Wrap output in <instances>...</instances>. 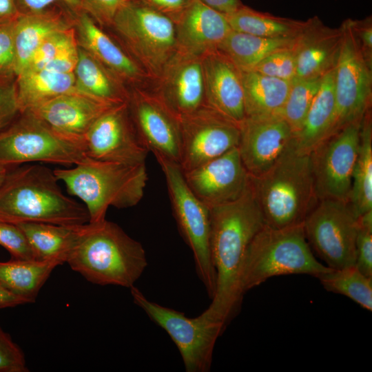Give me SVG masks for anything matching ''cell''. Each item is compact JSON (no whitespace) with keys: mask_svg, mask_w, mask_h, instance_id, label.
I'll return each instance as SVG.
<instances>
[{"mask_svg":"<svg viewBox=\"0 0 372 372\" xmlns=\"http://www.w3.org/2000/svg\"><path fill=\"white\" fill-rule=\"evenodd\" d=\"M261 211L250 187L237 199L210 208V252L216 273L215 294L203 312L225 325L242 301L239 271L246 251L264 226Z\"/></svg>","mask_w":372,"mask_h":372,"instance_id":"6da1fadb","label":"cell"},{"mask_svg":"<svg viewBox=\"0 0 372 372\" xmlns=\"http://www.w3.org/2000/svg\"><path fill=\"white\" fill-rule=\"evenodd\" d=\"M58 181L54 170L40 164L8 168L0 186V222L87 223L85 205L65 196Z\"/></svg>","mask_w":372,"mask_h":372,"instance_id":"7a4b0ae2","label":"cell"},{"mask_svg":"<svg viewBox=\"0 0 372 372\" xmlns=\"http://www.w3.org/2000/svg\"><path fill=\"white\" fill-rule=\"evenodd\" d=\"M66 262L93 284L129 289L134 286L147 266L141 243L106 219L82 225Z\"/></svg>","mask_w":372,"mask_h":372,"instance_id":"3957f363","label":"cell"},{"mask_svg":"<svg viewBox=\"0 0 372 372\" xmlns=\"http://www.w3.org/2000/svg\"><path fill=\"white\" fill-rule=\"evenodd\" d=\"M249 182L265 225L272 228L302 224L318 200L309 154L294 143L266 172L249 176Z\"/></svg>","mask_w":372,"mask_h":372,"instance_id":"277c9868","label":"cell"},{"mask_svg":"<svg viewBox=\"0 0 372 372\" xmlns=\"http://www.w3.org/2000/svg\"><path fill=\"white\" fill-rule=\"evenodd\" d=\"M58 180L70 194L81 199L89 222L105 220L110 207L125 209L136 205L143 197L148 179L145 163L125 164L88 158L71 169H56Z\"/></svg>","mask_w":372,"mask_h":372,"instance_id":"5b68a950","label":"cell"},{"mask_svg":"<svg viewBox=\"0 0 372 372\" xmlns=\"http://www.w3.org/2000/svg\"><path fill=\"white\" fill-rule=\"evenodd\" d=\"M331 269L314 256L302 223L280 229L264 225L246 251L238 290L242 298L247 291L274 276L309 274L318 278Z\"/></svg>","mask_w":372,"mask_h":372,"instance_id":"8992f818","label":"cell"},{"mask_svg":"<svg viewBox=\"0 0 372 372\" xmlns=\"http://www.w3.org/2000/svg\"><path fill=\"white\" fill-rule=\"evenodd\" d=\"M156 158L165 178L180 233L193 253L197 275L212 299L216 273L210 252V209L188 187L180 165L161 157Z\"/></svg>","mask_w":372,"mask_h":372,"instance_id":"52a82bcc","label":"cell"},{"mask_svg":"<svg viewBox=\"0 0 372 372\" xmlns=\"http://www.w3.org/2000/svg\"><path fill=\"white\" fill-rule=\"evenodd\" d=\"M87 158L81 145L61 136L28 111L0 132V167L38 162L70 166Z\"/></svg>","mask_w":372,"mask_h":372,"instance_id":"ba28073f","label":"cell"},{"mask_svg":"<svg viewBox=\"0 0 372 372\" xmlns=\"http://www.w3.org/2000/svg\"><path fill=\"white\" fill-rule=\"evenodd\" d=\"M112 27L152 74H162L177 52L174 21L136 0L117 13Z\"/></svg>","mask_w":372,"mask_h":372,"instance_id":"9c48e42d","label":"cell"},{"mask_svg":"<svg viewBox=\"0 0 372 372\" xmlns=\"http://www.w3.org/2000/svg\"><path fill=\"white\" fill-rule=\"evenodd\" d=\"M134 302L161 327L178 348L187 372L210 370L216 342L225 328L203 313L188 318L182 312L148 300L135 286L130 288Z\"/></svg>","mask_w":372,"mask_h":372,"instance_id":"30bf717a","label":"cell"},{"mask_svg":"<svg viewBox=\"0 0 372 372\" xmlns=\"http://www.w3.org/2000/svg\"><path fill=\"white\" fill-rule=\"evenodd\" d=\"M307 240L332 269L355 265L358 218L349 203L318 200L302 223Z\"/></svg>","mask_w":372,"mask_h":372,"instance_id":"8fae6325","label":"cell"},{"mask_svg":"<svg viewBox=\"0 0 372 372\" xmlns=\"http://www.w3.org/2000/svg\"><path fill=\"white\" fill-rule=\"evenodd\" d=\"M340 28L342 44L334 70L337 131L361 121L372 96L371 66L362 54L351 19L344 21Z\"/></svg>","mask_w":372,"mask_h":372,"instance_id":"7c38bea8","label":"cell"},{"mask_svg":"<svg viewBox=\"0 0 372 372\" xmlns=\"http://www.w3.org/2000/svg\"><path fill=\"white\" fill-rule=\"evenodd\" d=\"M361 121L351 123L325 138L309 157L318 200L349 202Z\"/></svg>","mask_w":372,"mask_h":372,"instance_id":"4fadbf2b","label":"cell"},{"mask_svg":"<svg viewBox=\"0 0 372 372\" xmlns=\"http://www.w3.org/2000/svg\"><path fill=\"white\" fill-rule=\"evenodd\" d=\"M182 171L189 170L238 147L240 125L204 105L178 116Z\"/></svg>","mask_w":372,"mask_h":372,"instance_id":"5bb4252c","label":"cell"},{"mask_svg":"<svg viewBox=\"0 0 372 372\" xmlns=\"http://www.w3.org/2000/svg\"><path fill=\"white\" fill-rule=\"evenodd\" d=\"M83 146L88 158L125 164L145 163L149 152L135 129L127 102L104 112L86 133Z\"/></svg>","mask_w":372,"mask_h":372,"instance_id":"9a60e30c","label":"cell"},{"mask_svg":"<svg viewBox=\"0 0 372 372\" xmlns=\"http://www.w3.org/2000/svg\"><path fill=\"white\" fill-rule=\"evenodd\" d=\"M129 113L144 145L156 158L180 165L181 136L178 116L158 95L134 91L127 101Z\"/></svg>","mask_w":372,"mask_h":372,"instance_id":"2e32d148","label":"cell"},{"mask_svg":"<svg viewBox=\"0 0 372 372\" xmlns=\"http://www.w3.org/2000/svg\"><path fill=\"white\" fill-rule=\"evenodd\" d=\"M183 173L188 187L209 209L237 199L249 183L238 147Z\"/></svg>","mask_w":372,"mask_h":372,"instance_id":"e0dca14e","label":"cell"},{"mask_svg":"<svg viewBox=\"0 0 372 372\" xmlns=\"http://www.w3.org/2000/svg\"><path fill=\"white\" fill-rule=\"evenodd\" d=\"M240 131L238 148L251 176L269 169L294 141V133L281 115L246 117L240 124Z\"/></svg>","mask_w":372,"mask_h":372,"instance_id":"ac0fdd59","label":"cell"},{"mask_svg":"<svg viewBox=\"0 0 372 372\" xmlns=\"http://www.w3.org/2000/svg\"><path fill=\"white\" fill-rule=\"evenodd\" d=\"M112 105L77 91L62 94L28 110L55 132L81 145L92 124Z\"/></svg>","mask_w":372,"mask_h":372,"instance_id":"d6986e66","label":"cell"},{"mask_svg":"<svg viewBox=\"0 0 372 372\" xmlns=\"http://www.w3.org/2000/svg\"><path fill=\"white\" fill-rule=\"evenodd\" d=\"M174 23L177 52L198 57L218 50L232 30L225 15L199 0H190Z\"/></svg>","mask_w":372,"mask_h":372,"instance_id":"ffe728a7","label":"cell"},{"mask_svg":"<svg viewBox=\"0 0 372 372\" xmlns=\"http://www.w3.org/2000/svg\"><path fill=\"white\" fill-rule=\"evenodd\" d=\"M202 60L205 105L240 125L246 118L240 70L219 50Z\"/></svg>","mask_w":372,"mask_h":372,"instance_id":"44dd1931","label":"cell"},{"mask_svg":"<svg viewBox=\"0 0 372 372\" xmlns=\"http://www.w3.org/2000/svg\"><path fill=\"white\" fill-rule=\"evenodd\" d=\"M342 37L340 28H329L317 17L307 20L293 45L296 65L295 78H321L334 69Z\"/></svg>","mask_w":372,"mask_h":372,"instance_id":"7402d4cb","label":"cell"},{"mask_svg":"<svg viewBox=\"0 0 372 372\" xmlns=\"http://www.w3.org/2000/svg\"><path fill=\"white\" fill-rule=\"evenodd\" d=\"M163 74L165 87L158 96L178 116L205 105L202 57L177 52Z\"/></svg>","mask_w":372,"mask_h":372,"instance_id":"603a6c76","label":"cell"},{"mask_svg":"<svg viewBox=\"0 0 372 372\" xmlns=\"http://www.w3.org/2000/svg\"><path fill=\"white\" fill-rule=\"evenodd\" d=\"M76 12L65 5L56 4L40 12L18 15L14 24L17 76L49 36L74 27Z\"/></svg>","mask_w":372,"mask_h":372,"instance_id":"cb8c5ba5","label":"cell"},{"mask_svg":"<svg viewBox=\"0 0 372 372\" xmlns=\"http://www.w3.org/2000/svg\"><path fill=\"white\" fill-rule=\"evenodd\" d=\"M74 29L77 43L121 81L136 83L144 72L136 61L125 52L87 13L76 12Z\"/></svg>","mask_w":372,"mask_h":372,"instance_id":"d4e9b609","label":"cell"},{"mask_svg":"<svg viewBox=\"0 0 372 372\" xmlns=\"http://www.w3.org/2000/svg\"><path fill=\"white\" fill-rule=\"evenodd\" d=\"M334 70L322 77L302 126L294 134V146L301 152L309 154L316 146L337 132Z\"/></svg>","mask_w":372,"mask_h":372,"instance_id":"484cf974","label":"cell"},{"mask_svg":"<svg viewBox=\"0 0 372 372\" xmlns=\"http://www.w3.org/2000/svg\"><path fill=\"white\" fill-rule=\"evenodd\" d=\"M73 73L77 91L112 105L127 102L130 93L125 90L124 83L79 46Z\"/></svg>","mask_w":372,"mask_h":372,"instance_id":"4316f807","label":"cell"},{"mask_svg":"<svg viewBox=\"0 0 372 372\" xmlns=\"http://www.w3.org/2000/svg\"><path fill=\"white\" fill-rule=\"evenodd\" d=\"M25 234L35 260L66 262L81 233L82 225H63L25 222L16 224Z\"/></svg>","mask_w":372,"mask_h":372,"instance_id":"83f0119b","label":"cell"},{"mask_svg":"<svg viewBox=\"0 0 372 372\" xmlns=\"http://www.w3.org/2000/svg\"><path fill=\"white\" fill-rule=\"evenodd\" d=\"M240 72L246 117L281 115L291 81L269 76L254 70Z\"/></svg>","mask_w":372,"mask_h":372,"instance_id":"f1b7e54d","label":"cell"},{"mask_svg":"<svg viewBox=\"0 0 372 372\" xmlns=\"http://www.w3.org/2000/svg\"><path fill=\"white\" fill-rule=\"evenodd\" d=\"M74 84L73 72L40 70L20 73L16 78L20 112L30 110L54 97L75 90Z\"/></svg>","mask_w":372,"mask_h":372,"instance_id":"f546056e","label":"cell"},{"mask_svg":"<svg viewBox=\"0 0 372 372\" xmlns=\"http://www.w3.org/2000/svg\"><path fill=\"white\" fill-rule=\"evenodd\" d=\"M54 261L12 259L0 262V285L10 293L34 303L54 269Z\"/></svg>","mask_w":372,"mask_h":372,"instance_id":"4dcf8cb0","label":"cell"},{"mask_svg":"<svg viewBox=\"0 0 372 372\" xmlns=\"http://www.w3.org/2000/svg\"><path fill=\"white\" fill-rule=\"evenodd\" d=\"M297 36L266 38L231 30L218 50L228 57L240 71H251L270 54L292 47Z\"/></svg>","mask_w":372,"mask_h":372,"instance_id":"1f68e13d","label":"cell"},{"mask_svg":"<svg viewBox=\"0 0 372 372\" xmlns=\"http://www.w3.org/2000/svg\"><path fill=\"white\" fill-rule=\"evenodd\" d=\"M348 203L358 218L372 211V121L370 110L361 121L360 143Z\"/></svg>","mask_w":372,"mask_h":372,"instance_id":"d6a6232c","label":"cell"},{"mask_svg":"<svg viewBox=\"0 0 372 372\" xmlns=\"http://www.w3.org/2000/svg\"><path fill=\"white\" fill-rule=\"evenodd\" d=\"M78 50L74 27L56 32L41 43L21 72L40 70L73 72L78 60Z\"/></svg>","mask_w":372,"mask_h":372,"instance_id":"836d02e7","label":"cell"},{"mask_svg":"<svg viewBox=\"0 0 372 372\" xmlns=\"http://www.w3.org/2000/svg\"><path fill=\"white\" fill-rule=\"evenodd\" d=\"M225 17L233 31L266 38L296 37L306 23L260 12L244 5Z\"/></svg>","mask_w":372,"mask_h":372,"instance_id":"e575fe53","label":"cell"},{"mask_svg":"<svg viewBox=\"0 0 372 372\" xmlns=\"http://www.w3.org/2000/svg\"><path fill=\"white\" fill-rule=\"evenodd\" d=\"M318 278L326 290L344 295L364 309L372 310V278L364 275L355 265L331 269Z\"/></svg>","mask_w":372,"mask_h":372,"instance_id":"d590c367","label":"cell"},{"mask_svg":"<svg viewBox=\"0 0 372 372\" xmlns=\"http://www.w3.org/2000/svg\"><path fill=\"white\" fill-rule=\"evenodd\" d=\"M322 77L315 79L294 78L291 81L290 90L281 116L290 125L294 134L302 126L320 87Z\"/></svg>","mask_w":372,"mask_h":372,"instance_id":"8d00e7d4","label":"cell"},{"mask_svg":"<svg viewBox=\"0 0 372 372\" xmlns=\"http://www.w3.org/2000/svg\"><path fill=\"white\" fill-rule=\"evenodd\" d=\"M296 53L293 45L270 54L252 70L269 76L292 81L296 77Z\"/></svg>","mask_w":372,"mask_h":372,"instance_id":"74e56055","label":"cell"},{"mask_svg":"<svg viewBox=\"0 0 372 372\" xmlns=\"http://www.w3.org/2000/svg\"><path fill=\"white\" fill-rule=\"evenodd\" d=\"M358 223L355 266L372 278V211L358 217Z\"/></svg>","mask_w":372,"mask_h":372,"instance_id":"f35d334b","label":"cell"},{"mask_svg":"<svg viewBox=\"0 0 372 372\" xmlns=\"http://www.w3.org/2000/svg\"><path fill=\"white\" fill-rule=\"evenodd\" d=\"M14 20L0 24V82L12 81L17 78Z\"/></svg>","mask_w":372,"mask_h":372,"instance_id":"ab89813d","label":"cell"},{"mask_svg":"<svg viewBox=\"0 0 372 372\" xmlns=\"http://www.w3.org/2000/svg\"><path fill=\"white\" fill-rule=\"evenodd\" d=\"M0 245L12 259L35 260L25 234L16 224L0 222Z\"/></svg>","mask_w":372,"mask_h":372,"instance_id":"60d3db41","label":"cell"},{"mask_svg":"<svg viewBox=\"0 0 372 372\" xmlns=\"http://www.w3.org/2000/svg\"><path fill=\"white\" fill-rule=\"evenodd\" d=\"M134 0H80V10L101 27L112 26L117 13Z\"/></svg>","mask_w":372,"mask_h":372,"instance_id":"b9f144b4","label":"cell"},{"mask_svg":"<svg viewBox=\"0 0 372 372\" xmlns=\"http://www.w3.org/2000/svg\"><path fill=\"white\" fill-rule=\"evenodd\" d=\"M21 348L0 328V372H28Z\"/></svg>","mask_w":372,"mask_h":372,"instance_id":"7bdbcfd3","label":"cell"},{"mask_svg":"<svg viewBox=\"0 0 372 372\" xmlns=\"http://www.w3.org/2000/svg\"><path fill=\"white\" fill-rule=\"evenodd\" d=\"M20 114L16 80L0 82V132L10 125Z\"/></svg>","mask_w":372,"mask_h":372,"instance_id":"ee69618b","label":"cell"},{"mask_svg":"<svg viewBox=\"0 0 372 372\" xmlns=\"http://www.w3.org/2000/svg\"><path fill=\"white\" fill-rule=\"evenodd\" d=\"M19 14H29L44 10L56 4H63L75 12H79L80 0H16Z\"/></svg>","mask_w":372,"mask_h":372,"instance_id":"f6af8a7d","label":"cell"},{"mask_svg":"<svg viewBox=\"0 0 372 372\" xmlns=\"http://www.w3.org/2000/svg\"><path fill=\"white\" fill-rule=\"evenodd\" d=\"M353 28L359 42L362 54L371 66L372 59V23L371 19L351 20Z\"/></svg>","mask_w":372,"mask_h":372,"instance_id":"bcb514c9","label":"cell"},{"mask_svg":"<svg viewBox=\"0 0 372 372\" xmlns=\"http://www.w3.org/2000/svg\"><path fill=\"white\" fill-rule=\"evenodd\" d=\"M167 16L174 21L186 8L190 0H136Z\"/></svg>","mask_w":372,"mask_h":372,"instance_id":"7dc6e473","label":"cell"},{"mask_svg":"<svg viewBox=\"0 0 372 372\" xmlns=\"http://www.w3.org/2000/svg\"><path fill=\"white\" fill-rule=\"evenodd\" d=\"M206 6L213 8L214 10L228 15L238 8L243 4L240 0H199Z\"/></svg>","mask_w":372,"mask_h":372,"instance_id":"c3c4849f","label":"cell"},{"mask_svg":"<svg viewBox=\"0 0 372 372\" xmlns=\"http://www.w3.org/2000/svg\"><path fill=\"white\" fill-rule=\"evenodd\" d=\"M19 14L16 0H0V24L14 20Z\"/></svg>","mask_w":372,"mask_h":372,"instance_id":"681fc988","label":"cell"},{"mask_svg":"<svg viewBox=\"0 0 372 372\" xmlns=\"http://www.w3.org/2000/svg\"><path fill=\"white\" fill-rule=\"evenodd\" d=\"M24 304H28V302L25 300L10 293L0 285V309L14 307Z\"/></svg>","mask_w":372,"mask_h":372,"instance_id":"f907efd6","label":"cell"},{"mask_svg":"<svg viewBox=\"0 0 372 372\" xmlns=\"http://www.w3.org/2000/svg\"><path fill=\"white\" fill-rule=\"evenodd\" d=\"M8 170V167H0V186L6 176Z\"/></svg>","mask_w":372,"mask_h":372,"instance_id":"816d5d0a","label":"cell"}]
</instances>
